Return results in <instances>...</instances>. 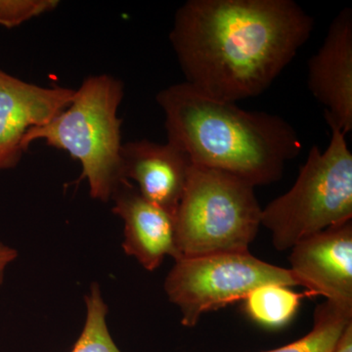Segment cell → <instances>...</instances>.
<instances>
[{
	"mask_svg": "<svg viewBox=\"0 0 352 352\" xmlns=\"http://www.w3.org/2000/svg\"><path fill=\"white\" fill-rule=\"evenodd\" d=\"M314 25L293 0H189L176 11L170 41L184 82L236 103L265 91Z\"/></svg>",
	"mask_w": 352,
	"mask_h": 352,
	"instance_id": "cell-1",
	"label": "cell"
},
{
	"mask_svg": "<svg viewBox=\"0 0 352 352\" xmlns=\"http://www.w3.org/2000/svg\"><path fill=\"white\" fill-rule=\"evenodd\" d=\"M156 100L168 142L193 166L223 171L254 187L279 180L286 164L302 151L300 136L280 116L243 110L186 82L164 88Z\"/></svg>",
	"mask_w": 352,
	"mask_h": 352,
	"instance_id": "cell-2",
	"label": "cell"
},
{
	"mask_svg": "<svg viewBox=\"0 0 352 352\" xmlns=\"http://www.w3.org/2000/svg\"><path fill=\"white\" fill-rule=\"evenodd\" d=\"M124 92V85L115 76H88L63 112L25 132L23 149L25 152L34 141L43 140L68 152L82 166L80 179H87L90 196L107 203L127 182L120 161L122 120L118 117Z\"/></svg>",
	"mask_w": 352,
	"mask_h": 352,
	"instance_id": "cell-3",
	"label": "cell"
},
{
	"mask_svg": "<svg viewBox=\"0 0 352 352\" xmlns=\"http://www.w3.org/2000/svg\"><path fill=\"white\" fill-rule=\"evenodd\" d=\"M327 149L312 146L295 184L261 212V226L271 232L277 251L352 220V154L346 134L328 124Z\"/></svg>",
	"mask_w": 352,
	"mask_h": 352,
	"instance_id": "cell-4",
	"label": "cell"
},
{
	"mask_svg": "<svg viewBox=\"0 0 352 352\" xmlns=\"http://www.w3.org/2000/svg\"><path fill=\"white\" fill-rule=\"evenodd\" d=\"M254 188L223 171L192 166L175 214L180 258L249 251L263 212Z\"/></svg>",
	"mask_w": 352,
	"mask_h": 352,
	"instance_id": "cell-5",
	"label": "cell"
},
{
	"mask_svg": "<svg viewBox=\"0 0 352 352\" xmlns=\"http://www.w3.org/2000/svg\"><path fill=\"white\" fill-rule=\"evenodd\" d=\"M267 284L298 286L289 270L261 261L250 251L182 256L164 281L168 300L176 305L184 327H195L203 315L244 300Z\"/></svg>",
	"mask_w": 352,
	"mask_h": 352,
	"instance_id": "cell-6",
	"label": "cell"
},
{
	"mask_svg": "<svg viewBox=\"0 0 352 352\" xmlns=\"http://www.w3.org/2000/svg\"><path fill=\"white\" fill-rule=\"evenodd\" d=\"M289 261V271L308 295L352 311V220L300 241Z\"/></svg>",
	"mask_w": 352,
	"mask_h": 352,
	"instance_id": "cell-7",
	"label": "cell"
},
{
	"mask_svg": "<svg viewBox=\"0 0 352 352\" xmlns=\"http://www.w3.org/2000/svg\"><path fill=\"white\" fill-rule=\"evenodd\" d=\"M75 94L71 88L24 82L0 69V173L19 164L25 132L63 112Z\"/></svg>",
	"mask_w": 352,
	"mask_h": 352,
	"instance_id": "cell-8",
	"label": "cell"
},
{
	"mask_svg": "<svg viewBox=\"0 0 352 352\" xmlns=\"http://www.w3.org/2000/svg\"><path fill=\"white\" fill-rule=\"evenodd\" d=\"M310 92L325 108L327 124L352 131V10L333 18L319 50L308 61Z\"/></svg>",
	"mask_w": 352,
	"mask_h": 352,
	"instance_id": "cell-9",
	"label": "cell"
},
{
	"mask_svg": "<svg viewBox=\"0 0 352 352\" xmlns=\"http://www.w3.org/2000/svg\"><path fill=\"white\" fill-rule=\"evenodd\" d=\"M122 175L136 184L140 195L175 215L193 164L179 148L142 140L131 141L120 149Z\"/></svg>",
	"mask_w": 352,
	"mask_h": 352,
	"instance_id": "cell-10",
	"label": "cell"
},
{
	"mask_svg": "<svg viewBox=\"0 0 352 352\" xmlns=\"http://www.w3.org/2000/svg\"><path fill=\"white\" fill-rule=\"evenodd\" d=\"M112 212L124 221L122 249L144 270L155 271L166 256L180 258L175 217L146 200L136 187L124 182L113 196Z\"/></svg>",
	"mask_w": 352,
	"mask_h": 352,
	"instance_id": "cell-11",
	"label": "cell"
},
{
	"mask_svg": "<svg viewBox=\"0 0 352 352\" xmlns=\"http://www.w3.org/2000/svg\"><path fill=\"white\" fill-rule=\"evenodd\" d=\"M302 294L283 285L267 284L254 289L244 298L245 311L250 318L263 327H284L293 320Z\"/></svg>",
	"mask_w": 352,
	"mask_h": 352,
	"instance_id": "cell-12",
	"label": "cell"
},
{
	"mask_svg": "<svg viewBox=\"0 0 352 352\" xmlns=\"http://www.w3.org/2000/svg\"><path fill=\"white\" fill-rule=\"evenodd\" d=\"M351 322L352 311L325 300L315 309L314 328L305 337L287 346L261 352H330Z\"/></svg>",
	"mask_w": 352,
	"mask_h": 352,
	"instance_id": "cell-13",
	"label": "cell"
},
{
	"mask_svg": "<svg viewBox=\"0 0 352 352\" xmlns=\"http://www.w3.org/2000/svg\"><path fill=\"white\" fill-rule=\"evenodd\" d=\"M85 302V326L71 352H122L109 331L107 303L98 284L90 286Z\"/></svg>",
	"mask_w": 352,
	"mask_h": 352,
	"instance_id": "cell-14",
	"label": "cell"
},
{
	"mask_svg": "<svg viewBox=\"0 0 352 352\" xmlns=\"http://www.w3.org/2000/svg\"><path fill=\"white\" fill-rule=\"evenodd\" d=\"M59 3L58 0H0V25L13 29L55 10Z\"/></svg>",
	"mask_w": 352,
	"mask_h": 352,
	"instance_id": "cell-15",
	"label": "cell"
},
{
	"mask_svg": "<svg viewBox=\"0 0 352 352\" xmlns=\"http://www.w3.org/2000/svg\"><path fill=\"white\" fill-rule=\"evenodd\" d=\"M18 258V252L12 247H9L0 242V285L3 283L4 273L7 266Z\"/></svg>",
	"mask_w": 352,
	"mask_h": 352,
	"instance_id": "cell-16",
	"label": "cell"
},
{
	"mask_svg": "<svg viewBox=\"0 0 352 352\" xmlns=\"http://www.w3.org/2000/svg\"><path fill=\"white\" fill-rule=\"evenodd\" d=\"M330 352H352V322L342 331Z\"/></svg>",
	"mask_w": 352,
	"mask_h": 352,
	"instance_id": "cell-17",
	"label": "cell"
}]
</instances>
